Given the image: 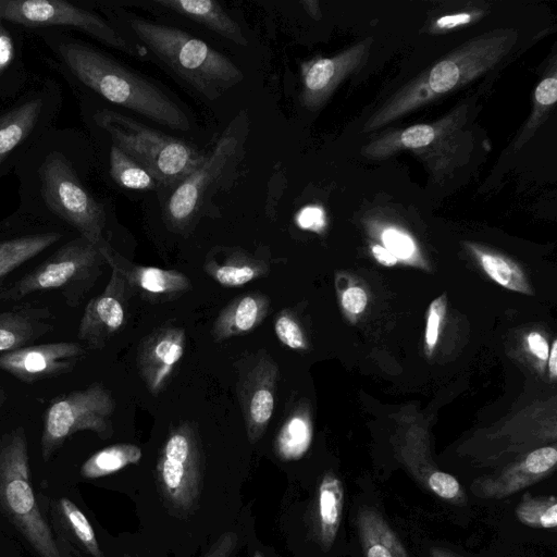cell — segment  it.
Returning a JSON list of instances; mask_svg holds the SVG:
<instances>
[{
	"mask_svg": "<svg viewBox=\"0 0 557 557\" xmlns=\"http://www.w3.org/2000/svg\"><path fill=\"white\" fill-rule=\"evenodd\" d=\"M186 333L181 326L156 329L138 345L136 364L148 391L157 396L170 384L186 349Z\"/></svg>",
	"mask_w": 557,
	"mask_h": 557,
	"instance_id": "obj_18",
	"label": "cell"
},
{
	"mask_svg": "<svg viewBox=\"0 0 557 557\" xmlns=\"http://www.w3.org/2000/svg\"><path fill=\"white\" fill-rule=\"evenodd\" d=\"M371 42L372 38H368L333 57L304 62L300 104L311 111L320 109L339 83L366 60Z\"/></svg>",
	"mask_w": 557,
	"mask_h": 557,
	"instance_id": "obj_17",
	"label": "cell"
},
{
	"mask_svg": "<svg viewBox=\"0 0 557 557\" xmlns=\"http://www.w3.org/2000/svg\"><path fill=\"white\" fill-rule=\"evenodd\" d=\"M311 441V429L302 412L295 410L286 418L274 442L277 456L296 460L304 456Z\"/></svg>",
	"mask_w": 557,
	"mask_h": 557,
	"instance_id": "obj_30",
	"label": "cell"
},
{
	"mask_svg": "<svg viewBox=\"0 0 557 557\" xmlns=\"http://www.w3.org/2000/svg\"><path fill=\"white\" fill-rule=\"evenodd\" d=\"M371 249L374 258L381 264L385 267H392L396 264L398 259L393 253H391L384 246L375 244L372 246Z\"/></svg>",
	"mask_w": 557,
	"mask_h": 557,
	"instance_id": "obj_43",
	"label": "cell"
},
{
	"mask_svg": "<svg viewBox=\"0 0 557 557\" xmlns=\"http://www.w3.org/2000/svg\"><path fill=\"white\" fill-rule=\"evenodd\" d=\"M106 263L125 280L133 296L152 304L172 301L191 288L187 275L176 270H164L133 263L117 252L107 239L98 245Z\"/></svg>",
	"mask_w": 557,
	"mask_h": 557,
	"instance_id": "obj_16",
	"label": "cell"
},
{
	"mask_svg": "<svg viewBox=\"0 0 557 557\" xmlns=\"http://www.w3.org/2000/svg\"><path fill=\"white\" fill-rule=\"evenodd\" d=\"M474 253L480 258L483 270L499 285L519 293L531 294V288L520 268L508 258L481 249L471 245Z\"/></svg>",
	"mask_w": 557,
	"mask_h": 557,
	"instance_id": "obj_31",
	"label": "cell"
},
{
	"mask_svg": "<svg viewBox=\"0 0 557 557\" xmlns=\"http://www.w3.org/2000/svg\"><path fill=\"white\" fill-rule=\"evenodd\" d=\"M201 448L195 424L174 425L160 449L157 476L162 494L176 508L189 509L199 494Z\"/></svg>",
	"mask_w": 557,
	"mask_h": 557,
	"instance_id": "obj_11",
	"label": "cell"
},
{
	"mask_svg": "<svg viewBox=\"0 0 557 557\" xmlns=\"http://www.w3.org/2000/svg\"><path fill=\"white\" fill-rule=\"evenodd\" d=\"M92 120L109 135L112 145L149 170L159 185L176 186L206 158L188 143L115 110H97Z\"/></svg>",
	"mask_w": 557,
	"mask_h": 557,
	"instance_id": "obj_5",
	"label": "cell"
},
{
	"mask_svg": "<svg viewBox=\"0 0 557 557\" xmlns=\"http://www.w3.org/2000/svg\"><path fill=\"white\" fill-rule=\"evenodd\" d=\"M104 264L97 245L82 236L75 237L37 268L0 289V301H15L34 293L58 290L66 305L75 308L94 287Z\"/></svg>",
	"mask_w": 557,
	"mask_h": 557,
	"instance_id": "obj_7",
	"label": "cell"
},
{
	"mask_svg": "<svg viewBox=\"0 0 557 557\" xmlns=\"http://www.w3.org/2000/svg\"><path fill=\"white\" fill-rule=\"evenodd\" d=\"M253 557H264L260 552H256Z\"/></svg>",
	"mask_w": 557,
	"mask_h": 557,
	"instance_id": "obj_48",
	"label": "cell"
},
{
	"mask_svg": "<svg viewBox=\"0 0 557 557\" xmlns=\"http://www.w3.org/2000/svg\"><path fill=\"white\" fill-rule=\"evenodd\" d=\"M86 354V347L76 342L29 345L0 355V370L32 384L72 372Z\"/></svg>",
	"mask_w": 557,
	"mask_h": 557,
	"instance_id": "obj_14",
	"label": "cell"
},
{
	"mask_svg": "<svg viewBox=\"0 0 557 557\" xmlns=\"http://www.w3.org/2000/svg\"><path fill=\"white\" fill-rule=\"evenodd\" d=\"M141 449L134 444H114L91 455L81 467V475L85 479H98L112 474L126 466L137 463L141 458Z\"/></svg>",
	"mask_w": 557,
	"mask_h": 557,
	"instance_id": "obj_28",
	"label": "cell"
},
{
	"mask_svg": "<svg viewBox=\"0 0 557 557\" xmlns=\"http://www.w3.org/2000/svg\"><path fill=\"white\" fill-rule=\"evenodd\" d=\"M548 369L553 379L557 375V341L553 342L552 349L548 354Z\"/></svg>",
	"mask_w": 557,
	"mask_h": 557,
	"instance_id": "obj_45",
	"label": "cell"
},
{
	"mask_svg": "<svg viewBox=\"0 0 557 557\" xmlns=\"http://www.w3.org/2000/svg\"><path fill=\"white\" fill-rule=\"evenodd\" d=\"M0 506L39 557H62L30 484L23 426L0 437Z\"/></svg>",
	"mask_w": 557,
	"mask_h": 557,
	"instance_id": "obj_6",
	"label": "cell"
},
{
	"mask_svg": "<svg viewBox=\"0 0 557 557\" xmlns=\"http://www.w3.org/2000/svg\"><path fill=\"white\" fill-rule=\"evenodd\" d=\"M278 374L277 363L267 350L240 361L236 392L250 443L262 437L272 419Z\"/></svg>",
	"mask_w": 557,
	"mask_h": 557,
	"instance_id": "obj_12",
	"label": "cell"
},
{
	"mask_svg": "<svg viewBox=\"0 0 557 557\" xmlns=\"http://www.w3.org/2000/svg\"><path fill=\"white\" fill-rule=\"evenodd\" d=\"M157 4L193 20L236 45L247 46L242 27L214 0H157Z\"/></svg>",
	"mask_w": 557,
	"mask_h": 557,
	"instance_id": "obj_25",
	"label": "cell"
},
{
	"mask_svg": "<svg viewBox=\"0 0 557 557\" xmlns=\"http://www.w3.org/2000/svg\"><path fill=\"white\" fill-rule=\"evenodd\" d=\"M300 227L312 231H320L324 226V212L319 207L304 208L297 218Z\"/></svg>",
	"mask_w": 557,
	"mask_h": 557,
	"instance_id": "obj_40",
	"label": "cell"
},
{
	"mask_svg": "<svg viewBox=\"0 0 557 557\" xmlns=\"http://www.w3.org/2000/svg\"><path fill=\"white\" fill-rule=\"evenodd\" d=\"M343 308L354 314L360 313L367 306L368 297L366 292L358 286L347 288L342 295Z\"/></svg>",
	"mask_w": 557,
	"mask_h": 557,
	"instance_id": "obj_39",
	"label": "cell"
},
{
	"mask_svg": "<svg viewBox=\"0 0 557 557\" xmlns=\"http://www.w3.org/2000/svg\"><path fill=\"white\" fill-rule=\"evenodd\" d=\"M115 400L111 392L95 382L54 398L42 416L41 457L48 461L73 434L91 431L101 440L113 434Z\"/></svg>",
	"mask_w": 557,
	"mask_h": 557,
	"instance_id": "obj_8",
	"label": "cell"
},
{
	"mask_svg": "<svg viewBox=\"0 0 557 557\" xmlns=\"http://www.w3.org/2000/svg\"><path fill=\"white\" fill-rule=\"evenodd\" d=\"M274 331L283 345L296 350L307 348V341L300 325L287 310H282L276 315Z\"/></svg>",
	"mask_w": 557,
	"mask_h": 557,
	"instance_id": "obj_35",
	"label": "cell"
},
{
	"mask_svg": "<svg viewBox=\"0 0 557 557\" xmlns=\"http://www.w3.org/2000/svg\"><path fill=\"white\" fill-rule=\"evenodd\" d=\"M63 233L46 231L14 235L0 240V282L13 270L62 239Z\"/></svg>",
	"mask_w": 557,
	"mask_h": 557,
	"instance_id": "obj_27",
	"label": "cell"
},
{
	"mask_svg": "<svg viewBox=\"0 0 557 557\" xmlns=\"http://www.w3.org/2000/svg\"><path fill=\"white\" fill-rule=\"evenodd\" d=\"M236 143L234 135L225 133L202 163L175 186L164 209L171 228L185 231L196 219L209 186L235 152Z\"/></svg>",
	"mask_w": 557,
	"mask_h": 557,
	"instance_id": "obj_13",
	"label": "cell"
},
{
	"mask_svg": "<svg viewBox=\"0 0 557 557\" xmlns=\"http://www.w3.org/2000/svg\"><path fill=\"white\" fill-rule=\"evenodd\" d=\"M517 38L513 29H497L466 42L391 97L370 116L364 132L376 129L470 83L498 64L515 46Z\"/></svg>",
	"mask_w": 557,
	"mask_h": 557,
	"instance_id": "obj_3",
	"label": "cell"
},
{
	"mask_svg": "<svg viewBox=\"0 0 557 557\" xmlns=\"http://www.w3.org/2000/svg\"><path fill=\"white\" fill-rule=\"evenodd\" d=\"M111 270L103 292L89 300L78 324L77 337L89 349H102L126 322L133 295L122 275Z\"/></svg>",
	"mask_w": 557,
	"mask_h": 557,
	"instance_id": "obj_15",
	"label": "cell"
},
{
	"mask_svg": "<svg viewBox=\"0 0 557 557\" xmlns=\"http://www.w3.org/2000/svg\"><path fill=\"white\" fill-rule=\"evenodd\" d=\"M431 557H458L454 553L441 547H432L430 549Z\"/></svg>",
	"mask_w": 557,
	"mask_h": 557,
	"instance_id": "obj_46",
	"label": "cell"
},
{
	"mask_svg": "<svg viewBox=\"0 0 557 557\" xmlns=\"http://www.w3.org/2000/svg\"><path fill=\"white\" fill-rule=\"evenodd\" d=\"M463 115L465 111L460 110L432 124H417L386 133L363 147L362 153L369 159H384L404 149L426 152L428 146L438 144L444 136L457 129Z\"/></svg>",
	"mask_w": 557,
	"mask_h": 557,
	"instance_id": "obj_20",
	"label": "cell"
},
{
	"mask_svg": "<svg viewBox=\"0 0 557 557\" xmlns=\"http://www.w3.org/2000/svg\"><path fill=\"white\" fill-rule=\"evenodd\" d=\"M47 307L22 305L0 312V355L32 345L53 330Z\"/></svg>",
	"mask_w": 557,
	"mask_h": 557,
	"instance_id": "obj_21",
	"label": "cell"
},
{
	"mask_svg": "<svg viewBox=\"0 0 557 557\" xmlns=\"http://www.w3.org/2000/svg\"><path fill=\"white\" fill-rule=\"evenodd\" d=\"M7 399H8V396L4 392V389L2 388V386L0 385V408L4 405Z\"/></svg>",
	"mask_w": 557,
	"mask_h": 557,
	"instance_id": "obj_47",
	"label": "cell"
},
{
	"mask_svg": "<svg viewBox=\"0 0 557 557\" xmlns=\"http://www.w3.org/2000/svg\"><path fill=\"white\" fill-rule=\"evenodd\" d=\"M300 4L312 18L319 20L321 17V10L318 1L304 0L300 2Z\"/></svg>",
	"mask_w": 557,
	"mask_h": 557,
	"instance_id": "obj_44",
	"label": "cell"
},
{
	"mask_svg": "<svg viewBox=\"0 0 557 557\" xmlns=\"http://www.w3.org/2000/svg\"><path fill=\"white\" fill-rule=\"evenodd\" d=\"M269 309L270 298L261 292L235 297L219 312L212 326V338L222 342L251 332L263 321Z\"/></svg>",
	"mask_w": 557,
	"mask_h": 557,
	"instance_id": "obj_22",
	"label": "cell"
},
{
	"mask_svg": "<svg viewBox=\"0 0 557 557\" xmlns=\"http://www.w3.org/2000/svg\"><path fill=\"white\" fill-rule=\"evenodd\" d=\"M59 103L58 88L50 84L0 114V176L50 131Z\"/></svg>",
	"mask_w": 557,
	"mask_h": 557,
	"instance_id": "obj_10",
	"label": "cell"
},
{
	"mask_svg": "<svg viewBox=\"0 0 557 557\" xmlns=\"http://www.w3.org/2000/svg\"><path fill=\"white\" fill-rule=\"evenodd\" d=\"M109 174L116 185L127 189L153 190L159 185L149 170L114 145L109 151Z\"/></svg>",
	"mask_w": 557,
	"mask_h": 557,
	"instance_id": "obj_29",
	"label": "cell"
},
{
	"mask_svg": "<svg viewBox=\"0 0 557 557\" xmlns=\"http://www.w3.org/2000/svg\"><path fill=\"white\" fill-rule=\"evenodd\" d=\"M47 42L73 77L107 101L173 129L190 128L185 112L164 91L102 51L62 35Z\"/></svg>",
	"mask_w": 557,
	"mask_h": 557,
	"instance_id": "obj_2",
	"label": "cell"
},
{
	"mask_svg": "<svg viewBox=\"0 0 557 557\" xmlns=\"http://www.w3.org/2000/svg\"><path fill=\"white\" fill-rule=\"evenodd\" d=\"M127 23L164 64L209 99H215L244 77L228 58L184 30L137 17Z\"/></svg>",
	"mask_w": 557,
	"mask_h": 557,
	"instance_id": "obj_4",
	"label": "cell"
},
{
	"mask_svg": "<svg viewBox=\"0 0 557 557\" xmlns=\"http://www.w3.org/2000/svg\"><path fill=\"white\" fill-rule=\"evenodd\" d=\"M528 344L530 350L541 360H546L549 354V348L546 339L536 332L530 333L528 336Z\"/></svg>",
	"mask_w": 557,
	"mask_h": 557,
	"instance_id": "obj_41",
	"label": "cell"
},
{
	"mask_svg": "<svg viewBox=\"0 0 557 557\" xmlns=\"http://www.w3.org/2000/svg\"><path fill=\"white\" fill-rule=\"evenodd\" d=\"M73 129L48 131L16 165L21 208L52 216L98 245L104 240L106 209L84 182Z\"/></svg>",
	"mask_w": 557,
	"mask_h": 557,
	"instance_id": "obj_1",
	"label": "cell"
},
{
	"mask_svg": "<svg viewBox=\"0 0 557 557\" xmlns=\"http://www.w3.org/2000/svg\"><path fill=\"white\" fill-rule=\"evenodd\" d=\"M0 18L30 28L72 27L124 53L145 54L98 14L63 0H0Z\"/></svg>",
	"mask_w": 557,
	"mask_h": 557,
	"instance_id": "obj_9",
	"label": "cell"
},
{
	"mask_svg": "<svg viewBox=\"0 0 557 557\" xmlns=\"http://www.w3.org/2000/svg\"><path fill=\"white\" fill-rule=\"evenodd\" d=\"M125 557H127V556H125Z\"/></svg>",
	"mask_w": 557,
	"mask_h": 557,
	"instance_id": "obj_49",
	"label": "cell"
},
{
	"mask_svg": "<svg viewBox=\"0 0 557 557\" xmlns=\"http://www.w3.org/2000/svg\"><path fill=\"white\" fill-rule=\"evenodd\" d=\"M356 528L364 557H409L400 539L376 508L360 507Z\"/></svg>",
	"mask_w": 557,
	"mask_h": 557,
	"instance_id": "obj_24",
	"label": "cell"
},
{
	"mask_svg": "<svg viewBox=\"0 0 557 557\" xmlns=\"http://www.w3.org/2000/svg\"><path fill=\"white\" fill-rule=\"evenodd\" d=\"M344 506V486L333 472H326L318 487L317 529L321 545L329 549L337 535Z\"/></svg>",
	"mask_w": 557,
	"mask_h": 557,
	"instance_id": "obj_26",
	"label": "cell"
},
{
	"mask_svg": "<svg viewBox=\"0 0 557 557\" xmlns=\"http://www.w3.org/2000/svg\"><path fill=\"white\" fill-rule=\"evenodd\" d=\"M381 238L384 247L397 259H408L416 250L412 238L397 228H385L382 232Z\"/></svg>",
	"mask_w": 557,
	"mask_h": 557,
	"instance_id": "obj_36",
	"label": "cell"
},
{
	"mask_svg": "<svg viewBox=\"0 0 557 557\" xmlns=\"http://www.w3.org/2000/svg\"><path fill=\"white\" fill-rule=\"evenodd\" d=\"M446 312V295H442L432 301L428 313V323L425 329V344L429 354L437 343L440 326Z\"/></svg>",
	"mask_w": 557,
	"mask_h": 557,
	"instance_id": "obj_37",
	"label": "cell"
},
{
	"mask_svg": "<svg viewBox=\"0 0 557 557\" xmlns=\"http://www.w3.org/2000/svg\"><path fill=\"white\" fill-rule=\"evenodd\" d=\"M556 462L555 447L536 448L500 473L476 479L471 484V492L483 499L508 497L547 476L554 470Z\"/></svg>",
	"mask_w": 557,
	"mask_h": 557,
	"instance_id": "obj_19",
	"label": "cell"
},
{
	"mask_svg": "<svg viewBox=\"0 0 557 557\" xmlns=\"http://www.w3.org/2000/svg\"><path fill=\"white\" fill-rule=\"evenodd\" d=\"M518 520L534 529H555L557 499L555 496H533L525 493L516 508Z\"/></svg>",
	"mask_w": 557,
	"mask_h": 557,
	"instance_id": "obj_32",
	"label": "cell"
},
{
	"mask_svg": "<svg viewBox=\"0 0 557 557\" xmlns=\"http://www.w3.org/2000/svg\"><path fill=\"white\" fill-rule=\"evenodd\" d=\"M472 15L469 13H458L454 15L443 16L436 22V26L440 28H450L458 25L467 24L471 21Z\"/></svg>",
	"mask_w": 557,
	"mask_h": 557,
	"instance_id": "obj_42",
	"label": "cell"
},
{
	"mask_svg": "<svg viewBox=\"0 0 557 557\" xmlns=\"http://www.w3.org/2000/svg\"><path fill=\"white\" fill-rule=\"evenodd\" d=\"M0 18V76L8 71L15 59V45L10 32Z\"/></svg>",
	"mask_w": 557,
	"mask_h": 557,
	"instance_id": "obj_38",
	"label": "cell"
},
{
	"mask_svg": "<svg viewBox=\"0 0 557 557\" xmlns=\"http://www.w3.org/2000/svg\"><path fill=\"white\" fill-rule=\"evenodd\" d=\"M206 273L226 287H237L269 274V264L242 248L212 249L203 263Z\"/></svg>",
	"mask_w": 557,
	"mask_h": 557,
	"instance_id": "obj_23",
	"label": "cell"
},
{
	"mask_svg": "<svg viewBox=\"0 0 557 557\" xmlns=\"http://www.w3.org/2000/svg\"><path fill=\"white\" fill-rule=\"evenodd\" d=\"M58 507L65 525L85 550L91 557H104L94 528L83 511L71 499L65 497L59 499Z\"/></svg>",
	"mask_w": 557,
	"mask_h": 557,
	"instance_id": "obj_33",
	"label": "cell"
},
{
	"mask_svg": "<svg viewBox=\"0 0 557 557\" xmlns=\"http://www.w3.org/2000/svg\"><path fill=\"white\" fill-rule=\"evenodd\" d=\"M557 100V76L556 71L543 78L534 91V107L523 132L518 137L516 148L518 149L533 135L539 124Z\"/></svg>",
	"mask_w": 557,
	"mask_h": 557,
	"instance_id": "obj_34",
	"label": "cell"
}]
</instances>
